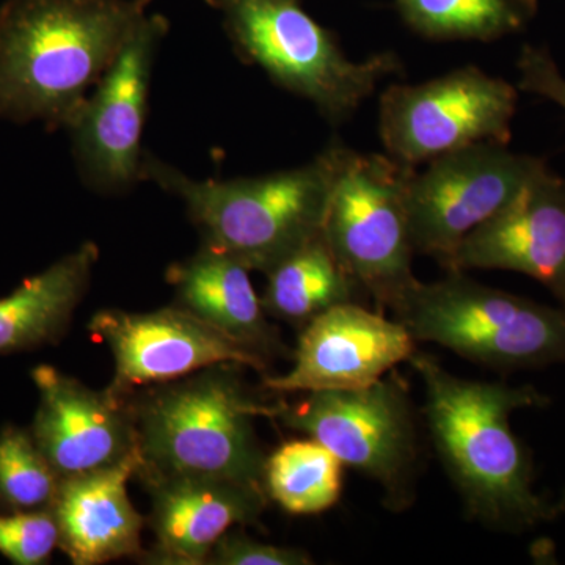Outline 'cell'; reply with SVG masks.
Here are the masks:
<instances>
[{
	"mask_svg": "<svg viewBox=\"0 0 565 565\" xmlns=\"http://www.w3.org/2000/svg\"><path fill=\"white\" fill-rule=\"evenodd\" d=\"M408 363L422 379L430 441L468 519L522 534L561 516L556 501L535 492L533 459L511 427L514 412L545 408L550 397L533 385L459 377L422 351Z\"/></svg>",
	"mask_w": 565,
	"mask_h": 565,
	"instance_id": "cell-1",
	"label": "cell"
},
{
	"mask_svg": "<svg viewBox=\"0 0 565 565\" xmlns=\"http://www.w3.org/2000/svg\"><path fill=\"white\" fill-rule=\"evenodd\" d=\"M516 99L509 82L463 66L423 84L386 88L379 134L390 158L416 169L482 141L508 145Z\"/></svg>",
	"mask_w": 565,
	"mask_h": 565,
	"instance_id": "cell-9",
	"label": "cell"
},
{
	"mask_svg": "<svg viewBox=\"0 0 565 565\" xmlns=\"http://www.w3.org/2000/svg\"><path fill=\"white\" fill-rule=\"evenodd\" d=\"M40 401L33 438L61 478L92 473L140 451L125 397L96 392L50 364L32 371Z\"/></svg>",
	"mask_w": 565,
	"mask_h": 565,
	"instance_id": "cell-15",
	"label": "cell"
},
{
	"mask_svg": "<svg viewBox=\"0 0 565 565\" xmlns=\"http://www.w3.org/2000/svg\"><path fill=\"white\" fill-rule=\"evenodd\" d=\"M390 310L416 343L498 371L565 363V308L481 285L465 273L416 280Z\"/></svg>",
	"mask_w": 565,
	"mask_h": 565,
	"instance_id": "cell-6",
	"label": "cell"
},
{
	"mask_svg": "<svg viewBox=\"0 0 565 565\" xmlns=\"http://www.w3.org/2000/svg\"><path fill=\"white\" fill-rule=\"evenodd\" d=\"M147 10L140 0H7L0 118L70 131Z\"/></svg>",
	"mask_w": 565,
	"mask_h": 565,
	"instance_id": "cell-2",
	"label": "cell"
},
{
	"mask_svg": "<svg viewBox=\"0 0 565 565\" xmlns=\"http://www.w3.org/2000/svg\"><path fill=\"white\" fill-rule=\"evenodd\" d=\"M98 245L84 243L0 299V355L57 344L87 294Z\"/></svg>",
	"mask_w": 565,
	"mask_h": 565,
	"instance_id": "cell-19",
	"label": "cell"
},
{
	"mask_svg": "<svg viewBox=\"0 0 565 565\" xmlns=\"http://www.w3.org/2000/svg\"><path fill=\"white\" fill-rule=\"evenodd\" d=\"M343 467L330 449L313 438L286 441L267 456L264 489L288 514H321L340 501Z\"/></svg>",
	"mask_w": 565,
	"mask_h": 565,
	"instance_id": "cell-21",
	"label": "cell"
},
{
	"mask_svg": "<svg viewBox=\"0 0 565 565\" xmlns=\"http://www.w3.org/2000/svg\"><path fill=\"white\" fill-rule=\"evenodd\" d=\"M396 7L424 39L489 43L525 28L537 0H396Z\"/></svg>",
	"mask_w": 565,
	"mask_h": 565,
	"instance_id": "cell-22",
	"label": "cell"
},
{
	"mask_svg": "<svg viewBox=\"0 0 565 565\" xmlns=\"http://www.w3.org/2000/svg\"><path fill=\"white\" fill-rule=\"evenodd\" d=\"M222 14L234 50L282 90L313 104L340 125L355 114L385 77L401 73L394 52L353 62L329 29L300 0H206Z\"/></svg>",
	"mask_w": 565,
	"mask_h": 565,
	"instance_id": "cell-5",
	"label": "cell"
},
{
	"mask_svg": "<svg viewBox=\"0 0 565 565\" xmlns=\"http://www.w3.org/2000/svg\"><path fill=\"white\" fill-rule=\"evenodd\" d=\"M414 167L388 154L351 150L334 182L322 236L352 280L381 307L392 308L418 278L405 206Z\"/></svg>",
	"mask_w": 565,
	"mask_h": 565,
	"instance_id": "cell-8",
	"label": "cell"
},
{
	"mask_svg": "<svg viewBox=\"0 0 565 565\" xmlns=\"http://www.w3.org/2000/svg\"><path fill=\"white\" fill-rule=\"evenodd\" d=\"M152 2H154V0H140L141 6L147 7V9Z\"/></svg>",
	"mask_w": 565,
	"mask_h": 565,
	"instance_id": "cell-28",
	"label": "cell"
},
{
	"mask_svg": "<svg viewBox=\"0 0 565 565\" xmlns=\"http://www.w3.org/2000/svg\"><path fill=\"white\" fill-rule=\"evenodd\" d=\"M273 419L326 446L382 490L386 511L414 508L422 476V444L403 379L384 377L362 390L310 392L277 403Z\"/></svg>",
	"mask_w": 565,
	"mask_h": 565,
	"instance_id": "cell-7",
	"label": "cell"
},
{
	"mask_svg": "<svg viewBox=\"0 0 565 565\" xmlns=\"http://www.w3.org/2000/svg\"><path fill=\"white\" fill-rule=\"evenodd\" d=\"M544 167V159L482 141L433 159L423 172L414 170L405 206L415 252L445 267L465 237L503 210Z\"/></svg>",
	"mask_w": 565,
	"mask_h": 565,
	"instance_id": "cell-10",
	"label": "cell"
},
{
	"mask_svg": "<svg viewBox=\"0 0 565 565\" xmlns=\"http://www.w3.org/2000/svg\"><path fill=\"white\" fill-rule=\"evenodd\" d=\"M511 270L546 286L565 308V180L539 170L503 210L468 234L444 267Z\"/></svg>",
	"mask_w": 565,
	"mask_h": 565,
	"instance_id": "cell-14",
	"label": "cell"
},
{
	"mask_svg": "<svg viewBox=\"0 0 565 565\" xmlns=\"http://www.w3.org/2000/svg\"><path fill=\"white\" fill-rule=\"evenodd\" d=\"M349 148L330 145L313 161L263 177L199 181L145 151L141 180L180 199L202 244L267 274L321 236Z\"/></svg>",
	"mask_w": 565,
	"mask_h": 565,
	"instance_id": "cell-3",
	"label": "cell"
},
{
	"mask_svg": "<svg viewBox=\"0 0 565 565\" xmlns=\"http://www.w3.org/2000/svg\"><path fill=\"white\" fill-rule=\"evenodd\" d=\"M58 530L50 509L0 511V555L14 565L50 563Z\"/></svg>",
	"mask_w": 565,
	"mask_h": 565,
	"instance_id": "cell-24",
	"label": "cell"
},
{
	"mask_svg": "<svg viewBox=\"0 0 565 565\" xmlns=\"http://www.w3.org/2000/svg\"><path fill=\"white\" fill-rule=\"evenodd\" d=\"M556 508L559 515L565 514V492L561 494L559 500H556Z\"/></svg>",
	"mask_w": 565,
	"mask_h": 565,
	"instance_id": "cell-27",
	"label": "cell"
},
{
	"mask_svg": "<svg viewBox=\"0 0 565 565\" xmlns=\"http://www.w3.org/2000/svg\"><path fill=\"white\" fill-rule=\"evenodd\" d=\"M140 460L137 451L114 467L61 478L50 511L57 523L58 548L74 565L143 556L141 530L147 520L128 494Z\"/></svg>",
	"mask_w": 565,
	"mask_h": 565,
	"instance_id": "cell-17",
	"label": "cell"
},
{
	"mask_svg": "<svg viewBox=\"0 0 565 565\" xmlns=\"http://www.w3.org/2000/svg\"><path fill=\"white\" fill-rule=\"evenodd\" d=\"M250 269L233 256L202 244L188 259L167 270L174 305L262 353L264 359L289 355L280 333L267 321Z\"/></svg>",
	"mask_w": 565,
	"mask_h": 565,
	"instance_id": "cell-18",
	"label": "cell"
},
{
	"mask_svg": "<svg viewBox=\"0 0 565 565\" xmlns=\"http://www.w3.org/2000/svg\"><path fill=\"white\" fill-rule=\"evenodd\" d=\"M88 330L110 349L115 374L107 392L125 397L221 363H239L264 373L269 360L184 308L148 313L107 308L93 315Z\"/></svg>",
	"mask_w": 565,
	"mask_h": 565,
	"instance_id": "cell-12",
	"label": "cell"
},
{
	"mask_svg": "<svg viewBox=\"0 0 565 565\" xmlns=\"http://www.w3.org/2000/svg\"><path fill=\"white\" fill-rule=\"evenodd\" d=\"M61 476L36 445L31 429L0 430V511L50 509Z\"/></svg>",
	"mask_w": 565,
	"mask_h": 565,
	"instance_id": "cell-23",
	"label": "cell"
},
{
	"mask_svg": "<svg viewBox=\"0 0 565 565\" xmlns=\"http://www.w3.org/2000/svg\"><path fill=\"white\" fill-rule=\"evenodd\" d=\"M266 277L264 310L299 327L337 305L355 302L362 291L322 234L274 266Z\"/></svg>",
	"mask_w": 565,
	"mask_h": 565,
	"instance_id": "cell-20",
	"label": "cell"
},
{
	"mask_svg": "<svg viewBox=\"0 0 565 565\" xmlns=\"http://www.w3.org/2000/svg\"><path fill=\"white\" fill-rule=\"evenodd\" d=\"M151 500L147 520L156 544L139 561L204 565L212 546L234 526L258 525L269 497L262 486L211 476L166 475L137 468Z\"/></svg>",
	"mask_w": 565,
	"mask_h": 565,
	"instance_id": "cell-16",
	"label": "cell"
},
{
	"mask_svg": "<svg viewBox=\"0 0 565 565\" xmlns=\"http://www.w3.org/2000/svg\"><path fill=\"white\" fill-rule=\"evenodd\" d=\"M519 88L542 96L565 110V77L544 47L523 46L519 62Z\"/></svg>",
	"mask_w": 565,
	"mask_h": 565,
	"instance_id": "cell-26",
	"label": "cell"
},
{
	"mask_svg": "<svg viewBox=\"0 0 565 565\" xmlns=\"http://www.w3.org/2000/svg\"><path fill=\"white\" fill-rule=\"evenodd\" d=\"M416 351V341L396 319L355 302L337 305L305 323L291 370L264 375L263 386L280 394L367 388Z\"/></svg>",
	"mask_w": 565,
	"mask_h": 565,
	"instance_id": "cell-13",
	"label": "cell"
},
{
	"mask_svg": "<svg viewBox=\"0 0 565 565\" xmlns=\"http://www.w3.org/2000/svg\"><path fill=\"white\" fill-rule=\"evenodd\" d=\"M244 367L214 364L125 396L139 437V467L264 487L267 455L255 419L273 418L277 403L252 392Z\"/></svg>",
	"mask_w": 565,
	"mask_h": 565,
	"instance_id": "cell-4",
	"label": "cell"
},
{
	"mask_svg": "<svg viewBox=\"0 0 565 565\" xmlns=\"http://www.w3.org/2000/svg\"><path fill=\"white\" fill-rule=\"evenodd\" d=\"M302 548L264 544L244 530H230L212 546L204 565H311Z\"/></svg>",
	"mask_w": 565,
	"mask_h": 565,
	"instance_id": "cell-25",
	"label": "cell"
},
{
	"mask_svg": "<svg viewBox=\"0 0 565 565\" xmlns=\"http://www.w3.org/2000/svg\"><path fill=\"white\" fill-rule=\"evenodd\" d=\"M169 21L145 14L71 126L82 180L104 195H120L141 181L145 120L152 68Z\"/></svg>",
	"mask_w": 565,
	"mask_h": 565,
	"instance_id": "cell-11",
	"label": "cell"
}]
</instances>
